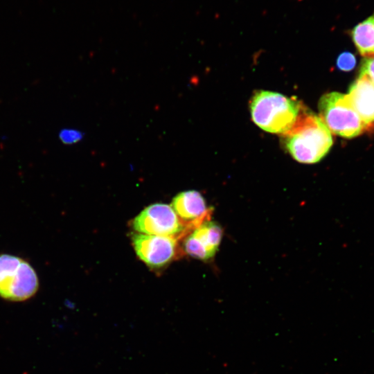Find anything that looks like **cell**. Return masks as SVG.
Returning a JSON list of instances; mask_svg holds the SVG:
<instances>
[{"label": "cell", "mask_w": 374, "mask_h": 374, "mask_svg": "<svg viewBox=\"0 0 374 374\" xmlns=\"http://www.w3.org/2000/svg\"><path fill=\"white\" fill-rule=\"evenodd\" d=\"M281 142L290 154L302 163L319 162L333 143L331 132L320 117L303 105L292 127L281 134Z\"/></svg>", "instance_id": "cell-1"}, {"label": "cell", "mask_w": 374, "mask_h": 374, "mask_svg": "<svg viewBox=\"0 0 374 374\" xmlns=\"http://www.w3.org/2000/svg\"><path fill=\"white\" fill-rule=\"evenodd\" d=\"M303 105L281 93L259 90L250 100V112L253 121L260 128L282 134L294 124Z\"/></svg>", "instance_id": "cell-2"}, {"label": "cell", "mask_w": 374, "mask_h": 374, "mask_svg": "<svg viewBox=\"0 0 374 374\" xmlns=\"http://www.w3.org/2000/svg\"><path fill=\"white\" fill-rule=\"evenodd\" d=\"M38 288L39 279L30 263L14 255H0V297L24 301L33 296Z\"/></svg>", "instance_id": "cell-3"}, {"label": "cell", "mask_w": 374, "mask_h": 374, "mask_svg": "<svg viewBox=\"0 0 374 374\" xmlns=\"http://www.w3.org/2000/svg\"><path fill=\"white\" fill-rule=\"evenodd\" d=\"M318 109L320 118L330 132L336 135L351 139L366 131L346 94L335 91L323 94L319 101Z\"/></svg>", "instance_id": "cell-4"}, {"label": "cell", "mask_w": 374, "mask_h": 374, "mask_svg": "<svg viewBox=\"0 0 374 374\" xmlns=\"http://www.w3.org/2000/svg\"><path fill=\"white\" fill-rule=\"evenodd\" d=\"M132 226L137 233L174 237L184 229L171 206L161 203L151 204L143 209L134 219Z\"/></svg>", "instance_id": "cell-5"}, {"label": "cell", "mask_w": 374, "mask_h": 374, "mask_svg": "<svg viewBox=\"0 0 374 374\" xmlns=\"http://www.w3.org/2000/svg\"><path fill=\"white\" fill-rule=\"evenodd\" d=\"M132 241L139 258L152 269L163 267L177 253V239L174 236L134 233Z\"/></svg>", "instance_id": "cell-6"}, {"label": "cell", "mask_w": 374, "mask_h": 374, "mask_svg": "<svg viewBox=\"0 0 374 374\" xmlns=\"http://www.w3.org/2000/svg\"><path fill=\"white\" fill-rule=\"evenodd\" d=\"M223 235V229L218 223L206 220L194 229L186 238L184 251L193 258L208 260L218 250Z\"/></svg>", "instance_id": "cell-7"}, {"label": "cell", "mask_w": 374, "mask_h": 374, "mask_svg": "<svg viewBox=\"0 0 374 374\" xmlns=\"http://www.w3.org/2000/svg\"><path fill=\"white\" fill-rule=\"evenodd\" d=\"M346 95L366 130H372L374 128V83L367 76L359 75Z\"/></svg>", "instance_id": "cell-8"}, {"label": "cell", "mask_w": 374, "mask_h": 374, "mask_svg": "<svg viewBox=\"0 0 374 374\" xmlns=\"http://www.w3.org/2000/svg\"><path fill=\"white\" fill-rule=\"evenodd\" d=\"M170 206L181 223L182 220L188 222L195 229L205 221L208 212L205 199L197 190L179 193L173 198Z\"/></svg>", "instance_id": "cell-9"}, {"label": "cell", "mask_w": 374, "mask_h": 374, "mask_svg": "<svg viewBox=\"0 0 374 374\" xmlns=\"http://www.w3.org/2000/svg\"><path fill=\"white\" fill-rule=\"evenodd\" d=\"M350 35L361 55L374 56V14L354 26Z\"/></svg>", "instance_id": "cell-10"}, {"label": "cell", "mask_w": 374, "mask_h": 374, "mask_svg": "<svg viewBox=\"0 0 374 374\" xmlns=\"http://www.w3.org/2000/svg\"><path fill=\"white\" fill-rule=\"evenodd\" d=\"M336 64L339 70L350 71L356 65V57L350 52H343L337 57Z\"/></svg>", "instance_id": "cell-11"}, {"label": "cell", "mask_w": 374, "mask_h": 374, "mask_svg": "<svg viewBox=\"0 0 374 374\" xmlns=\"http://www.w3.org/2000/svg\"><path fill=\"white\" fill-rule=\"evenodd\" d=\"M59 138L63 143L70 145L80 141L82 139V134L76 130L64 129L60 130Z\"/></svg>", "instance_id": "cell-12"}, {"label": "cell", "mask_w": 374, "mask_h": 374, "mask_svg": "<svg viewBox=\"0 0 374 374\" xmlns=\"http://www.w3.org/2000/svg\"><path fill=\"white\" fill-rule=\"evenodd\" d=\"M359 75L367 76L374 83V56L364 57L359 67Z\"/></svg>", "instance_id": "cell-13"}]
</instances>
